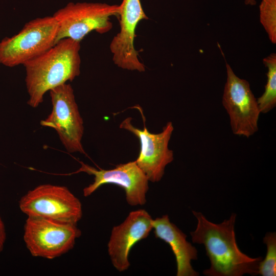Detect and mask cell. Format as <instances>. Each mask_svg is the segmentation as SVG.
<instances>
[{
    "mask_svg": "<svg viewBox=\"0 0 276 276\" xmlns=\"http://www.w3.org/2000/svg\"><path fill=\"white\" fill-rule=\"evenodd\" d=\"M135 107L139 109L142 116L144 129L134 127L130 117L124 119L121 123L120 128L131 132L139 139L141 149L135 161L149 181L158 182L162 178L166 166L174 159L173 152L168 148L174 127L172 123L169 122L161 132H149L145 124V117L142 109L137 106Z\"/></svg>",
    "mask_w": 276,
    "mask_h": 276,
    "instance_id": "9c48e42d",
    "label": "cell"
},
{
    "mask_svg": "<svg viewBox=\"0 0 276 276\" xmlns=\"http://www.w3.org/2000/svg\"><path fill=\"white\" fill-rule=\"evenodd\" d=\"M153 229L155 237L168 243L175 256L176 275H199L191 265L192 260L197 259V249L186 240V235L170 221L168 215L153 220Z\"/></svg>",
    "mask_w": 276,
    "mask_h": 276,
    "instance_id": "4fadbf2b",
    "label": "cell"
},
{
    "mask_svg": "<svg viewBox=\"0 0 276 276\" xmlns=\"http://www.w3.org/2000/svg\"><path fill=\"white\" fill-rule=\"evenodd\" d=\"M227 79L222 105L229 118L233 133L249 137L258 130L260 111L249 82L238 77L225 60Z\"/></svg>",
    "mask_w": 276,
    "mask_h": 276,
    "instance_id": "ba28073f",
    "label": "cell"
},
{
    "mask_svg": "<svg viewBox=\"0 0 276 276\" xmlns=\"http://www.w3.org/2000/svg\"><path fill=\"white\" fill-rule=\"evenodd\" d=\"M244 3L246 5L254 6L256 4V0H245Z\"/></svg>",
    "mask_w": 276,
    "mask_h": 276,
    "instance_id": "ac0fdd59",
    "label": "cell"
},
{
    "mask_svg": "<svg viewBox=\"0 0 276 276\" xmlns=\"http://www.w3.org/2000/svg\"><path fill=\"white\" fill-rule=\"evenodd\" d=\"M120 30L112 38L109 49L112 60L119 67L143 72L145 65L139 59L134 43L135 29L140 21L148 19L140 0H123L120 5Z\"/></svg>",
    "mask_w": 276,
    "mask_h": 276,
    "instance_id": "8fae6325",
    "label": "cell"
},
{
    "mask_svg": "<svg viewBox=\"0 0 276 276\" xmlns=\"http://www.w3.org/2000/svg\"><path fill=\"white\" fill-rule=\"evenodd\" d=\"M58 29L53 16L26 23L17 34L0 41V64L14 67L43 53L55 44Z\"/></svg>",
    "mask_w": 276,
    "mask_h": 276,
    "instance_id": "3957f363",
    "label": "cell"
},
{
    "mask_svg": "<svg viewBox=\"0 0 276 276\" xmlns=\"http://www.w3.org/2000/svg\"><path fill=\"white\" fill-rule=\"evenodd\" d=\"M153 220L146 211L140 209L130 212L121 224L113 227L107 245L108 252L112 265L118 271L128 269L131 249L148 237L153 229Z\"/></svg>",
    "mask_w": 276,
    "mask_h": 276,
    "instance_id": "7c38bea8",
    "label": "cell"
},
{
    "mask_svg": "<svg viewBox=\"0 0 276 276\" xmlns=\"http://www.w3.org/2000/svg\"><path fill=\"white\" fill-rule=\"evenodd\" d=\"M260 21L269 39L276 43V0H262L259 5Z\"/></svg>",
    "mask_w": 276,
    "mask_h": 276,
    "instance_id": "2e32d148",
    "label": "cell"
},
{
    "mask_svg": "<svg viewBox=\"0 0 276 276\" xmlns=\"http://www.w3.org/2000/svg\"><path fill=\"white\" fill-rule=\"evenodd\" d=\"M49 93L52 109L48 117L40 122L41 125L55 129L67 152L86 154L82 144L83 121L72 86L65 83Z\"/></svg>",
    "mask_w": 276,
    "mask_h": 276,
    "instance_id": "52a82bcc",
    "label": "cell"
},
{
    "mask_svg": "<svg viewBox=\"0 0 276 276\" xmlns=\"http://www.w3.org/2000/svg\"><path fill=\"white\" fill-rule=\"evenodd\" d=\"M76 225L27 217L24 240L32 256L53 259L74 247L76 240L81 235Z\"/></svg>",
    "mask_w": 276,
    "mask_h": 276,
    "instance_id": "8992f818",
    "label": "cell"
},
{
    "mask_svg": "<svg viewBox=\"0 0 276 276\" xmlns=\"http://www.w3.org/2000/svg\"><path fill=\"white\" fill-rule=\"evenodd\" d=\"M6 240V228L4 222L0 216V254L3 250Z\"/></svg>",
    "mask_w": 276,
    "mask_h": 276,
    "instance_id": "e0dca14e",
    "label": "cell"
},
{
    "mask_svg": "<svg viewBox=\"0 0 276 276\" xmlns=\"http://www.w3.org/2000/svg\"><path fill=\"white\" fill-rule=\"evenodd\" d=\"M120 8V5L70 3L53 15L58 26L56 43L65 38L81 42L93 31L108 32L112 28L110 17L119 16Z\"/></svg>",
    "mask_w": 276,
    "mask_h": 276,
    "instance_id": "277c9868",
    "label": "cell"
},
{
    "mask_svg": "<svg viewBox=\"0 0 276 276\" xmlns=\"http://www.w3.org/2000/svg\"><path fill=\"white\" fill-rule=\"evenodd\" d=\"M266 245V255L260 262L258 274L262 276L276 275V233H267L263 239Z\"/></svg>",
    "mask_w": 276,
    "mask_h": 276,
    "instance_id": "9a60e30c",
    "label": "cell"
},
{
    "mask_svg": "<svg viewBox=\"0 0 276 276\" xmlns=\"http://www.w3.org/2000/svg\"><path fill=\"white\" fill-rule=\"evenodd\" d=\"M267 68V82L263 94L257 99L261 113H266L276 106V54L272 53L263 59Z\"/></svg>",
    "mask_w": 276,
    "mask_h": 276,
    "instance_id": "5bb4252c",
    "label": "cell"
},
{
    "mask_svg": "<svg viewBox=\"0 0 276 276\" xmlns=\"http://www.w3.org/2000/svg\"><path fill=\"white\" fill-rule=\"evenodd\" d=\"M197 220L195 231L191 232L192 241L203 244L211 262L210 267L204 270L207 276H242L245 274L258 275L262 257L251 258L242 252L237 243L235 224L236 214L220 223L208 220L201 213L193 211Z\"/></svg>",
    "mask_w": 276,
    "mask_h": 276,
    "instance_id": "6da1fadb",
    "label": "cell"
},
{
    "mask_svg": "<svg viewBox=\"0 0 276 276\" xmlns=\"http://www.w3.org/2000/svg\"><path fill=\"white\" fill-rule=\"evenodd\" d=\"M80 42L63 38L23 64L29 106L37 107L43 101L47 91L73 81L80 75Z\"/></svg>",
    "mask_w": 276,
    "mask_h": 276,
    "instance_id": "7a4b0ae2",
    "label": "cell"
},
{
    "mask_svg": "<svg viewBox=\"0 0 276 276\" xmlns=\"http://www.w3.org/2000/svg\"><path fill=\"white\" fill-rule=\"evenodd\" d=\"M21 211L28 217L77 224L82 216V204L64 186L40 185L29 191L19 201Z\"/></svg>",
    "mask_w": 276,
    "mask_h": 276,
    "instance_id": "5b68a950",
    "label": "cell"
},
{
    "mask_svg": "<svg viewBox=\"0 0 276 276\" xmlns=\"http://www.w3.org/2000/svg\"><path fill=\"white\" fill-rule=\"evenodd\" d=\"M80 163V168L69 174L84 172L94 176L93 182L83 189L84 196H89L101 186L109 183L125 190L126 200L129 205H142L146 202L149 180L135 160L119 164L110 170H98L82 162Z\"/></svg>",
    "mask_w": 276,
    "mask_h": 276,
    "instance_id": "30bf717a",
    "label": "cell"
}]
</instances>
